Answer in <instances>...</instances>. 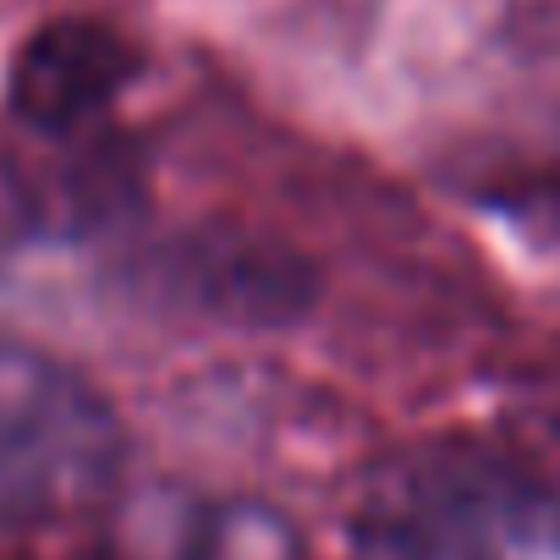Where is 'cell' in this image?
<instances>
[{"mask_svg":"<svg viewBox=\"0 0 560 560\" xmlns=\"http://www.w3.org/2000/svg\"><path fill=\"white\" fill-rule=\"evenodd\" d=\"M555 533L549 489L472 440H423L385 456L352 505L358 560H522Z\"/></svg>","mask_w":560,"mask_h":560,"instance_id":"obj_1","label":"cell"},{"mask_svg":"<svg viewBox=\"0 0 560 560\" xmlns=\"http://www.w3.org/2000/svg\"><path fill=\"white\" fill-rule=\"evenodd\" d=\"M127 423L56 352L0 341V527H45L116 500Z\"/></svg>","mask_w":560,"mask_h":560,"instance_id":"obj_2","label":"cell"},{"mask_svg":"<svg viewBox=\"0 0 560 560\" xmlns=\"http://www.w3.org/2000/svg\"><path fill=\"white\" fill-rule=\"evenodd\" d=\"M132 292L165 314L220 325V330H292L325 298V269L298 242L236 225L198 220L149 242L132 258Z\"/></svg>","mask_w":560,"mask_h":560,"instance_id":"obj_3","label":"cell"},{"mask_svg":"<svg viewBox=\"0 0 560 560\" xmlns=\"http://www.w3.org/2000/svg\"><path fill=\"white\" fill-rule=\"evenodd\" d=\"M143 50L105 18L39 23L7 67V110L34 138H83L138 83Z\"/></svg>","mask_w":560,"mask_h":560,"instance_id":"obj_4","label":"cell"},{"mask_svg":"<svg viewBox=\"0 0 560 560\" xmlns=\"http://www.w3.org/2000/svg\"><path fill=\"white\" fill-rule=\"evenodd\" d=\"M110 560H303V538L258 500L149 489L121 511Z\"/></svg>","mask_w":560,"mask_h":560,"instance_id":"obj_5","label":"cell"}]
</instances>
